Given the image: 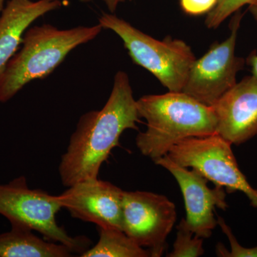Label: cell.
Masks as SVG:
<instances>
[{"label":"cell","instance_id":"cell-1","mask_svg":"<svg viewBox=\"0 0 257 257\" xmlns=\"http://www.w3.org/2000/svg\"><path fill=\"white\" fill-rule=\"evenodd\" d=\"M140 116L127 74L118 71L109 99L100 110L88 111L77 123L59 166L62 183L70 187L87 179L98 178L101 165L121 134L138 130Z\"/></svg>","mask_w":257,"mask_h":257},{"label":"cell","instance_id":"cell-2","mask_svg":"<svg viewBox=\"0 0 257 257\" xmlns=\"http://www.w3.org/2000/svg\"><path fill=\"white\" fill-rule=\"evenodd\" d=\"M137 107L140 118L146 120L147 128L139 133L136 145L153 162L184 140L216 134L213 108L182 92L142 96L137 100Z\"/></svg>","mask_w":257,"mask_h":257},{"label":"cell","instance_id":"cell-3","mask_svg":"<svg viewBox=\"0 0 257 257\" xmlns=\"http://www.w3.org/2000/svg\"><path fill=\"white\" fill-rule=\"evenodd\" d=\"M102 30L100 24L67 30L50 24L29 28L24 35L23 47L0 76V102L13 99L32 81L46 78L72 50L92 41Z\"/></svg>","mask_w":257,"mask_h":257},{"label":"cell","instance_id":"cell-4","mask_svg":"<svg viewBox=\"0 0 257 257\" xmlns=\"http://www.w3.org/2000/svg\"><path fill=\"white\" fill-rule=\"evenodd\" d=\"M99 24L117 35L133 62L151 72L169 92H182L196 60L186 42L170 37L156 40L114 13H102Z\"/></svg>","mask_w":257,"mask_h":257},{"label":"cell","instance_id":"cell-5","mask_svg":"<svg viewBox=\"0 0 257 257\" xmlns=\"http://www.w3.org/2000/svg\"><path fill=\"white\" fill-rule=\"evenodd\" d=\"M62 208L57 196L30 189L23 176L0 184V214L11 225L38 231L47 240L62 243L82 254L88 249L90 240L86 236H71L57 224L56 216Z\"/></svg>","mask_w":257,"mask_h":257},{"label":"cell","instance_id":"cell-6","mask_svg":"<svg viewBox=\"0 0 257 257\" xmlns=\"http://www.w3.org/2000/svg\"><path fill=\"white\" fill-rule=\"evenodd\" d=\"M231 145L218 134L184 140L172 147L168 155L176 163L194 169L227 192H243L257 208V189L239 170Z\"/></svg>","mask_w":257,"mask_h":257},{"label":"cell","instance_id":"cell-7","mask_svg":"<svg viewBox=\"0 0 257 257\" xmlns=\"http://www.w3.org/2000/svg\"><path fill=\"white\" fill-rule=\"evenodd\" d=\"M242 17L239 11L236 12L231 22L229 37L193 62L182 92L205 105L212 106L236 84V75L245 63L243 58L235 55Z\"/></svg>","mask_w":257,"mask_h":257},{"label":"cell","instance_id":"cell-8","mask_svg":"<svg viewBox=\"0 0 257 257\" xmlns=\"http://www.w3.org/2000/svg\"><path fill=\"white\" fill-rule=\"evenodd\" d=\"M122 229L152 257H160L167 247V239L177 219L175 204L162 194L143 191L122 195Z\"/></svg>","mask_w":257,"mask_h":257},{"label":"cell","instance_id":"cell-9","mask_svg":"<svg viewBox=\"0 0 257 257\" xmlns=\"http://www.w3.org/2000/svg\"><path fill=\"white\" fill-rule=\"evenodd\" d=\"M154 162L168 170L179 184L185 203L187 217L184 219L188 229L202 239L210 237L218 224L214 209L226 210L228 207L224 187L209 188V180L200 172L182 167L167 155Z\"/></svg>","mask_w":257,"mask_h":257},{"label":"cell","instance_id":"cell-10","mask_svg":"<svg viewBox=\"0 0 257 257\" xmlns=\"http://www.w3.org/2000/svg\"><path fill=\"white\" fill-rule=\"evenodd\" d=\"M123 192L110 182L95 178L77 182L57 197L72 217L123 231Z\"/></svg>","mask_w":257,"mask_h":257},{"label":"cell","instance_id":"cell-11","mask_svg":"<svg viewBox=\"0 0 257 257\" xmlns=\"http://www.w3.org/2000/svg\"><path fill=\"white\" fill-rule=\"evenodd\" d=\"M211 107L217 121L216 134L239 145L257 135V78H243Z\"/></svg>","mask_w":257,"mask_h":257},{"label":"cell","instance_id":"cell-12","mask_svg":"<svg viewBox=\"0 0 257 257\" xmlns=\"http://www.w3.org/2000/svg\"><path fill=\"white\" fill-rule=\"evenodd\" d=\"M61 0H9L0 15V76L34 22L60 9Z\"/></svg>","mask_w":257,"mask_h":257},{"label":"cell","instance_id":"cell-13","mask_svg":"<svg viewBox=\"0 0 257 257\" xmlns=\"http://www.w3.org/2000/svg\"><path fill=\"white\" fill-rule=\"evenodd\" d=\"M72 253L66 245L45 241L18 225L0 234V257H67Z\"/></svg>","mask_w":257,"mask_h":257},{"label":"cell","instance_id":"cell-14","mask_svg":"<svg viewBox=\"0 0 257 257\" xmlns=\"http://www.w3.org/2000/svg\"><path fill=\"white\" fill-rule=\"evenodd\" d=\"M99 239L95 246L83 252L82 257H148L151 252L128 237L124 231L98 227Z\"/></svg>","mask_w":257,"mask_h":257},{"label":"cell","instance_id":"cell-15","mask_svg":"<svg viewBox=\"0 0 257 257\" xmlns=\"http://www.w3.org/2000/svg\"><path fill=\"white\" fill-rule=\"evenodd\" d=\"M177 238L174 243L173 251L168 257H197L204 254L202 238L196 236L188 229L185 219H182L177 227Z\"/></svg>","mask_w":257,"mask_h":257},{"label":"cell","instance_id":"cell-16","mask_svg":"<svg viewBox=\"0 0 257 257\" xmlns=\"http://www.w3.org/2000/svg\"><path fill=\"white\" fill-rule=\"evenodd\" d=\"M253 0H219L217 4L207 14L205 25L208 28L216 29L230 15L239 11Z\"/></svg>","mask_w":257,"mask_h":257},{"label":"cell","instance_id":"cell-17","mask_svg":"<svg viewBox=\"0 0 257 257\" xmlns=\"http://www.w3.org/2000/svg\"><path fill=\"white\" fill-rule=\"evenodd\" d=\"M217 223L223 232L227 236L231 246V251H228L222 243H218L216 248V255L218 256L257 257V246L253 248L243 247L238 242L229 226L226 224L222 218L218 217Z\"/></svg>","mask_w":257,"mask_h":257},{"label":"cell","instance_id":"cell-18","mask_svg":"<svg viewBox=\"0 0 257 257\" xmlns=\"http://www.w3.org/2000/svg\"><path fill=\"white\" fill-rule=\"evenodd\" d=\"M219 0H180V6L184 13L192 16L208 14Z\"/></svg>","mask_w":257,"mask_h":257},{"label":"cell","instance_id":"cell-19","mask_svg":"<svg viewBox=\"0 0 257 257\" xmlns=\"http://www.w3.org/2000/svg\"><path fill=\"white\" fill-rule=\"evenodd\" d=\"M82 3H87L92 2L93 0H79ZM105 4L110 13H114L117 9L118 6L121 3H125L127 0H101Z\"/></svg>","mask_w":257,"mask_h":257},{"label":"cell","instance_id":"cell-20","mask_svg":"<svg viewBox=\"0 0 257 257\" xmlns=\"http://www.w3.org/2000/svg\"><path fill=\"white\" fill-rule=\"evenodd\" d=\"M248 65L251 67L252 76L257 78V54L252 52L246 60Z\"/></svg>","mask_w":257,"mask_h":257},{"label":"cell","instance_id":"cell-21","mask_svg":"<svg viewBox=\"0 0 257 257\" xmlns=\"http://www.w3.org/2000/svg\"><path fill=\"white\" fill-rule=\"evenodd\" d=\"M248 10H249L251 14L252 15L253 18L257 20V0H253L248 5Z\"/></svg>","mask_w":257,"mask_h":257},{"label":"cell","instance_id":"cell-22","mask_svg":"<svg viewBox=\"0 0 257 257\" xmlns=\"http://www.w3.org/2000/svg\"><path fill=\"white\" fill-rule=\"evenodd\" d=\"M5 0H0V13L4 9Z\"/></svg>","mask_w":257,"mask_h":257},{"label":"cell","instance_id":"cell-23","mask_svg":"<svg viewBox=\"0 0 257 257\" xmlns=\"http://www.w3.org/2000/svg\"><path fill=\"white\" fill-rule=\"evenodd\" d=\"M127 1H133V0H127Z\"/></svg>","mask_w":257,"mask_h":257}]
</instances>
